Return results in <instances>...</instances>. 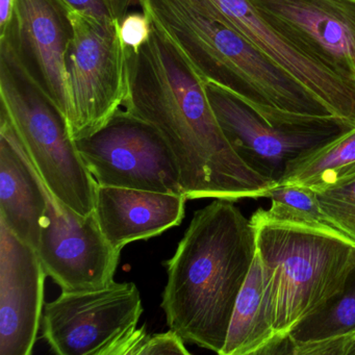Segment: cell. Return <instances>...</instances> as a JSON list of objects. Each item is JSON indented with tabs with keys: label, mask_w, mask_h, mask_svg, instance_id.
<instances>
[{
	"label": "cell",
	"mask_w": 355,
	"mask_h": 355,
	"mask_svg": "<svg viewBox=\"0 0 355 355\" xmlns=\"http://www.w3.org/2000/svg\"><path fill=\"white\" fill-rule=\"evenodd\" d=\"M128 60L130 89L123 107L165 139L178 162L187 200L257 199L277 186L232 148L205 83L167 37L153 26L145 44L128 49Z\"/></svg>",
	"instance_id": "6da1fadb"
},
{
	"label": "cell",
	"mask_w": 355,
	"mask_h": 355,
	"mask_svg": "<svg viewBox=\"0 0 355 355\" xmlns=\"http://www.w3.org/2000/svg\"><path fill=\"white\" fill-rule=\"evenodd\" d=\"M255 254L254 228L232 201L215 199L195 211L165 263L161 306L170 329L220 354Z\"/></svg>",
	"instance_id": "7a4b0ae2"
},
{
	"label": "cell",
	"mask_w": 355,
	"mask_h": 355,
	"mask_svg": "<svg viewBox=\"0 0 355 355\" xmlns=\"http://www.w3.org/2000/svg\"><path fill=\"white\" fill-rule=\"evenodd\" d=\"M141 8L205 84L234 93L273 125H311L336 118L290 72L190 0H142Z\"/></svg>",
	"instance_id": "3957f363"
},
{
	"label": "cell",
	"mask_w": 355,
	"mask_h": 355,
	"mask_svg": "<svg viewBox=\"0 0 355 355\" xmlns=\"http://www.w3.org/2000/svg\"><path fill=\"white\" fill-rule=\"evenodd\" d=\"M250 221L270 319L286 344L302 322L343 294L355 272V244L331 232L268 219L259 209Z\"/></svg>",
	"instance_id": "277c9868"
},
{
	"label": "cell",
	"mask_w": 355,
	"mask_h": 355,
	"mask_svg": "<svg viewBox=\"0 0 355 355\" xmlns=\"http://www.w3.org/2000/svg\"><path fill=\"white\" fill-rule=\"evenodd\" d=\"M0 98L43 182L82 216L94 213L96 182L87 169L64 114L24 62L14 21L0 36Z\"/></svg>",
	"instance_id": "5b68a950"
},
{
	"label": "cell",
	"mask_w": 355,
	"mask_h": 355,
	"mask_svg": "<svg viewBox=\"0 0 355 355\" xmlns=\"http://www.w3.org/2000/svg\"><path fill=\"white\" fill-rule=\"evenodd\" d=\"M134 282L65 292L43 309V338L59 355H130L147 334Z\"/></svg>",
	"instance_id": "8992f818"
},
{
	"label": "cell",
	"mask_w": 355,
	"mask_h": 355,
	"mask_svg": "<svg viewBox=\"0 0 355 355\" xmlns=\"http://www.w3.org/2000/svg\"><path fill=\"white\" fill-rule=\"evenodd\" d=\"M73 37L67 55L69 110L74 140L105 125L128 96V49L117 20H99L70 11Z\"/></svg>",
	"instance_id": "52a82bcc"
},
{
	"label": "cell",
	"mask_w": 355,
	"mask_h": 355,
	"mask_svg": "<svg viewBox=\"0 0 355 355\" xmlns=\"http://www.w3.org/2000/svg\"><path fill=\"white\" fill-rule=\"evenodd\" d=\"M76 144L98 186L184 196L180 168L165 139L155 126L124 107Z\"/></svg>",
	"instance_id": "ba28073f"
},
{
	"label": "cell",
	"mask_w": 355,
	"mask_h": 355,
	"mask_svg": "<svg viewBox=\"0 0 355 355\" xmlns=\"http://www.w3.org/2000/svg\"><path fill=\"white\" fill-rule=\"evenodd\" d=\"M46 211L37 249L47 276L65 292L97 290L114 282L121 251L112 247L95 214L82 216L43 182Z\"/></svg>",
	"instance_id": "9c48e42d"
},
{
	"label": "cell",
	"mask_w": 355,
	"mask_h": 355,
	"mask_svg": "<svg viewBox=\"0 0 355 355\" xmlns=\"http://www.w3.org/2000/svg\"><path fill=\"white\" fill-rule=\"evenodd\" d=\"M205 89L220 126L239 157L277 184L291 159L353 128L338 118L311 125H273L234 93L213 83H207Z\"/></svg>",
	"instance_id": "30bf717a"
},
{
	"label": "cell",
	"mask_w": 355,
	"mask_h": 355,
	"mask_svg": "<svg viewBox=\"0 0 355 355\" xmlns=\"http://www.w3.org/2000/svg\"><path fill=\"white\" fill-rule=\"evenodd\" d=\"M242 35L315 95L338 119L355 126V82L340 78L279 30L251 0H190Z\"/></svg>",
	"instance_id": "8fae6325"
},
{
	"label": "cell",
	"mask_w": 355,
	"mask_h": 355,
	"mask_svg": "<svg viewBox=\"0 0 355 355\" xmlns=\"http://www.w3.org/2000/svg\"><path fill=\"white\" fill-rule=\"evenodd\" d=\"M251 3L330 71L355 82L354 0H251Z\"/></svg>",
	"instance_id": "7c38bea8"
},
{
	"label": "cell",
	"mask_w": 355,
	"mask_h": 355,
	"mask_svg": "<svg viewBox=\"0 0 355 355\" xmlns=\"http://www.w3.org/2000/svg\"><path fill=\"white\" fill-rule=\"evenodd\" d=\"M46 277L36 249L0 221V355L32 354Z\"/></svg>",
	"instance_id": "4fadbf2b"
},
{
	"label": "cell",
	"mask_w": 355,
	"mask_h": 355,
	"mask_svg": "<svg viewBox=\"0 0 355 355\" xmlns=\"http://www.w3.org/2000/svg\"><path fill=\"white\" fill-rule=\"evenodd\" d=\"M71 10L62 0H16L14 26L24 62L67 119Z\"/></svg>",
	"instance_id": "5bb4252c"
},
{
	"label": "cell",
	"mask_w": 355,
	"mask_h": 355,
	"mask_svg": "<svg viewBox=\"0 0 355 355\" xmlns=\"http://www.w3.org/2000/svg\"><path fill=\"white\" fill-rule=\"evenodd\" d=\"M186 201L180 195L96 184L94 214L107 242L121 251L180 225Z\"/></svg>",
	"instance_id": "9a60e30c"
},
{
	"label": "cell",
	"mask_w": 355,
	"mask_h": 355,
	"mask_svg": "<svg viewBox=\"0 0 355 355\" xmlns=\"http://www.w3.org/2000/svg\"><path fill=\"white\" fill-rule=\"evenodd\" d=\"M45 211L42 178L0 110V221L37 250Z\"/></svg>",
	"instance_id": "2e32d148"
},
{
	"label": "cell",
	"mask_w": 355,
	"mask_h": 355,
	"mask_svg": "<svg viewBox=\"0 0 355 355\" xmlns=\"http://www.w3.org/2000/svg\"><path fill=\"white\" fill-rule=\"evenodd\" d=\"M270 319L266 300L265 275L259 254H255L246 282L236 298L220 355L279 353L284 346Z\"/></svg>",
	"instance_id": "e0dca14e"
},
{
	"label": "cell",
	"mask_w": 355,
	"mask_h": 355,
	"mask_svg": "<svg viewBox=\"0 0 355 355\" xmlns=\"http://www.w3.org/2000/svg\"><path fill=\"white\" fill-rule=\"evenodd\" d=\"M355 334V272L342 295L300 324L288 338L294 355H336Z\"/></svg>",
	"instance_id": "ac0fdd59"
},
{
	"label": "cell",
	"mask_w": 355,
	"mask_h": 355,
	"mask_svg": "<svg viewBox=\"0 0 355 355\" xmlns=\"http://www.w3.org/2000/svg\"><path fill=\"white\" fill-rule=\"evenodd\" d=\"M355 167V126L291 159L278 184L315 189Z\"/></svg>",
	"instance_id": "d6986e66"
},
{
	"label": "cell",
	"mask_w": 355,
	"mask_h": 355,
	"mask_svg": "<svg viewBox=\"0 0 355 355\" xmlns=\"http://www.w3.org/2000/svg\"><path fill=\"white\" fill-rule=\"evenodd\" d=\"M267 197L271 199V207L259 211L268 219L309 226L347 238L326 215L313 189L297 184H277Z\"/></svg>",
	"instance_id": "ffe728a7"
},
{
	"label": "cell",
	"mask_w": 355,
	"mask_h": 355,
	"mask_svg": "<svg viewBox=\"0 0 355 355\" xmlns=\"http://www.w3.org/2000/svg\"><path fill=\"white\" fill-rule=\"evenodd\" d=\"M313 190L326 215L355 244V167Z\"/></svg>",
	"instance_id": "44dd1931"
},
{
	"label": "cell",
	"mask_w": 355,
	"mask_h": 355,
	"mask_svg": "<svg viewBox=\"0 0 355 355\" xmlns=\"http://www.w3.org/2000/svg\"><path fill=\"white\" fill-rule=\"evenodd\" d=\"M184 343V338L172 329L163 334H146L130 355H190Z\"/></svg>",
	"instance_id": "7402d4cb"
},
{
	"label": "cell",
	"mask_w": 355,
	"mask_h": 355,
	"mask_svg": "<svg viewBox=\"0 0 355 355\" xmlns=\"http://www.w3.org/2000/svg\"><path fill=\"white\" fill-rule=\"evenodd\" d=\"M153 32V26L146 14L128 13L120 22V37L130 49H138L147 42Z\"/></svg>",
	"instance_id": "603a6c76"
},
{
	"label": "cell",
	"mask_w": 355,
	"mask_h": 355,
	"mask_svg": "<svg viewBox=\"0 0 355 355\" xmlns=\"http://www.w3.org/2000/svg\"><path fill=\"white\" fill-rule=\"evenodd\" d=\"M71 11L99 20H116L112 13L109 0H62Z\"/></svg>",
	"instance_id": "cb8c5ba5"
},
{
	"label": "cell",
	"mask_w": 355,
	"mask_h": 355,
	"mask_svg": "<svg viewBox=\"0 0 355 355\" xmlns=\"http://www.w3.org/2000/svg\"><path fill=\"white\" fill-rule=\"evenodd\" d=\"M16 0H0V36L5 34L15 16Z\"/></svg>",
	"instance_id": "d4e9b609"
},
{
	"label": "cell",
	"mask_w": 355,
	"mask_h": 355,
	"mask_svg": "<svg viewBox=\"0 0 355 355\" xmlns=\"http://www.w3.org/2000/svg\"><path fill=\"white\" fill-rule=\"evenodd\" d=\"M112 13L118 22H121L130 11V8L141 7L142 0H109Z\"/></svg>",
	"instance_id": "484cf974"
},
{
	"label": "cell",
	"mask_w": 355,
	"mask_h": 355,
	"mask_svg": "<svg viewBox=\"0 0 355 355\" xmlns=\"http://www.w3.org/2000/svg\"><path fill=\"white\" fill-rule=\"evenodd\" d=\"M336 355H355V334L340 345Z\"/></svg>",
	"instance_id": "4316f807"
},
{
	"label": "cell",
	"mask_w": 355,
	"mask_h": 355,
	"mask_svg": "<svg viewBox=\"0 0 355 355\" xmlns=\"http://www.w3.org/2000/svg\"><path fill=\"white\" fill-rule=\"evenodd\" d=\"M354 1H355V0H354Z\"/></svg>",
	"instance_id": "83f0119b"
}]
</instances>
